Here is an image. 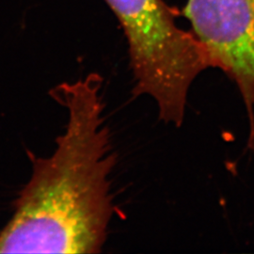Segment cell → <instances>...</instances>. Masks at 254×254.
<instances>
[{
    "label": "cell",
    "mask_w": 254,
    "mask_h": 254,
    "mask_svg": "<svg viewBox=\"0 0 254 254\" xmlns=\"http://www.w3.org/2000/svg\"><path fill=\"white\" fill-rule=\"evenodd\" d=\"M184 15L210 68L234 82L244 101L254 142V0H187Z\"/></svg>",
    "instance_id": "3"
},
{
    "label": "cell",
    "mask_w": 254,
    "mask_h": 254,
    "mask_svg": "<svg viewBox=\"0 0 254 254\" xmlns=\"http://www.w3.org/2000/svg\"><path fill=\"white\" fill-rule=\"evenodd\" d=\"M102 85L100 75L91 73L50 91L66 109L67 124L52 154L29 153L31 177L0 233V254L102 252L115 211L110 175L117 163Z\"/></svg>",
    "instance_id": "1"
},
{
    "label": "cell",
    "mask_w": 254,
    "mask_h": 254,
    "mask_svg": "<svg viewBox=\"0 0 254 254\" xmlns=\"http://www.w3.org/2000/svg\"><path fill=\"white\" fill-rule=\"evenodd\" d=\"M127 37L134 94L154 99L159 119L181 127L191 86L210 68L192 32L162 0H106Z\"/></svg>",
    "instance_id": "2"
}]
</instances>
